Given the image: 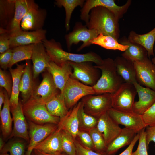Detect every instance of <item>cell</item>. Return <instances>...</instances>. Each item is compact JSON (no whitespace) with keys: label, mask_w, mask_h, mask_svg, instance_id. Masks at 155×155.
<instances>
[{"label":"cell","mask_w":155,"mask_h":155,"mask_svg":"<svg viewBox=\"0 0 155 155\" xmlns=\"http://www.w3.org/2000/svg\"><path fill=\"white\" fill-rule=\"evenodd\" d=\"M137 133L132 129L125 127L122 128L119 135L107 146L104 155H113L121 148L129 145Z\"/></svg>","instance_id":"27"},{"label":"cell","mask_w":155,"mask_h":155,"mask_svg":"<svg viewBox=\"0 0 155 155\" xmlns=\"http://www.w3.org/2000/svg\"><path fill=\"white\" fill-rule=\"evenodd\" d=\"M22 105V103L19 101L16 106L10 108L12 116L13 127L9 137H20L28 142L30 139L28 124L23 112Z\"/></svg>","instance_id":"15"},{"label":"cell","mask_w":155,"mask_h":155,"mask_svg":"<svg viewBox=\"0 0 155 155\" xmlns=\"http://www.w3.org/2000/svg\"><path fill=\"white\" fill-rule=\"evenodd\" d=\"M76 155H77V154Z\"/></svg>","instance_id":"56"},{"label":"cell","mask_w":155,"mask_h":155,"mask_svg":"<svg viewBox=\"0 0 155 155\" xmlns=\"http://www.w3.org/2000/svg\"><path fill=\"white\" fill-rule=\"evenodd\" d=\"M34 149L51 155H61L63 152L62 147L61 129H57Z\"/></svg>","instance_id":"23"},{"label":"cell","mask_w":155,"mask_h":155,"mask_svg":"<svg viewBox=\"0 0 155 155\" xmlns=\"http://www.w3.org/2000/svg\"><path fill=\"white\" fill-rule=\"evenodd\" d=\"M133 84L139 97L138 100L135 102L133 112L142 115L155 102V90L143 87L137 82Z\"/></svg>","instance_id":"21"},{"label":"cell","mask_w":155,"mask_h":155,"mask_svg":"<svg viewBox=\"0 0 155 155\" xmlns=\"http://www.w3.org/2000/svg\"><path fill=\"white\" fill-rule=\"evenodd\" d=\"M80 101L84 112L97 118L112 108L111 94L108 93L89 95Z\"/></svg>","instance_id":"5"},{"label":"cell","mask_w":155,"mask_h":155,"mask_svg":"<svg viewBox=\"0 0 155 155\" xmlns=\"http://www.w3.org/2000/svg\"><path fill=\"white\" fill-rule=\"evenodd\" d=\"M15 69L9 68V71L12 80V87L11 94L9 99L10 108L16 106L18 103L19 94V86L21 77L24 71L25 64L19 65L16 64Z\"/></svg>","instance_id":"31"},{"label":"cell","mask_w":155,"mask_h":155,"mask_svg":"<svg viewBox=\"0 0 155 155\" xmlns=\"http://www.w3.org/2000/svg\"><path fill=\"white\" fill-rule=\"evenodd\" d=\"M0 34V53H1L10 48V36L7 32Z\"/></svg>","instance_id":"47"},{"label":"cell","mask_w":155,"mask_h":155,"mask_svg":"<svg viewBox=\"0 0 155 155\" xmlns=\"http://www.w3.org/2000/svg\"><path fill=\"white\" fill-rule=\"evenodd\" d=\"M34 44L19 46L12 49L13 55L11 61L9 65V68L18 62L31 59Z\"/></svg>","instance_id":"36"},{"label":"cell","mask_w":155,"mask_h":155,"mask_svg":"<svg viewBox=\"0 0 155 155\" xmlns=\"http://www.w3.org/2000/svg\"><path fill=\"white\" fill-rule=\"evenodd\" d=\"M119 43L129 46L128 49L121 54L122 57L132 62L140 61L148 57L147 51L141 45L129 40L123 36L119 40Z\"/></svg>","instance_id":"25"},{"label":"cell","mask_w":155,"mask_h":155,"mask_svg":"<svg viewBox=\"0 0 155 155\" xmlns=\"http://www.w3.org/2000/svg\"><path fill=\"white\" fill-rule=\"evenodd\" d=\"M61 94L69 110L72 108L80 99L85 96L95 94L92 86L85 84L70 77Z\"/></svg>","instance_id":"6"},{"label":"cell","mask_w":155,"mask_h":155,"mask_svg":"<svg viewBox=\"0 0 155 155\" xmlns=\"http://www.w3.org/2000/svg\"><path fill=\"white\" fill-rule=\"evenodd\" d=\"M36 3L32 0H16V9L14 17L6 32L10 36L23 31L20 24L27 13Z\"/></svg>","instance_id":"22"},{"label":"cell","mask_w":155,"mask_h":155,"mask_svg":"<svg viewBox=\"0 0 155 155\" xmlns=\"http://www.w3.org/2000/svg\"><path fill=\"white\" fill-rule=\"evenodd\" d=\"M62 147L63 152L68 155H76L74 139L67 131L61 129Z\"/></svg>","instance_id":"38"},{"label":"cell","mask_w":155,"mask_h":155,"mask_svg":"<svg viewBox=\"0 0 155 155\" xmlns=\"http://www.w3.org/2000/svg\"><path fill=\"white\" fill-rule=\"evenodd\" d=\"M46 31L43 29L32 31H22L10 36V48L42 42L46 39Z\"/></svg>","instance_id":"18"},{"label":"cell","mask_w":155,"mask_h":155,"mask_svg":"<svg viewBox=\"0 0 155 155\" xmlns=\"http://www.w3.org/2000/svg\"><path fill=\"white\" fill-rule=\"evenodd\" d=\"M16 0H0V28L7 30L14 17Z\"/></svg>","instance_id":"30"},{"label":"cell","mask_w":155,"mask_h":155,"mask_svg":"<svg viewBox=\"0 0 155 155\" xmlns=\"http://www.w3.org/2000/svg\"><path fill=\"white\" fill-rule=\"evenodd\" d=\"M5 99L2 109L0 111L1 129L3 137L5 138L10 135L12 132L13 119L10 114V106L9 96L6 91H4Z\"/></svg>","instance_id":"33"},{"label":"cell","mask_w":155,"mask_h":155,"mask_svg":"<svg viewBox=\"0 0 155 155\" xmlns=\"http://www.w3.org/2000/svg\"><path fill=\"white\" fill-rule=\"evenodd\" d=\"M31 59L33 76L35 79L46 69L51 61L42 42L34 44Z\"/></svg>","instance_id":"19"},{"label":"cell","mask_w":155,"mask_h":155,"mask_svg":"<svg viewBox=\"0 0 155 155\" xmlns=\"http://www.w3.org/2000/svg\"><path fill=\"white\" fill-rule=\"evenodd\" d=\"M91 44H96L105 49L109 50H118L124 52L128 48L129 46L119 43L113 37L108 36L99 34L96 38L91 42Z\"/></svg>","instance_id":"34"},{"label":"cell","mask_w":155,"mask_h":155,"mask_svg":"<svg viewBox=\"0 0 155 155\" xmlns=\"http://www.w3.org/2000/svg\"><path fill=\"white\" fill-rule=\"evenodd\" d=\"M78 117L79 130L88 132L92 128L96 127L98 118L86 113L82 103L78 111Z\"/></svg>","instance_id":"37"},{"label":"cell","mask_w":155,"mask_h":155,"mask_svg":"<svg viewBox=\"0 0 155 155\" xmlns=\"http://www.w3.org/2000/svg\"><path fill=\"white\" fill-rule=\"evenodd\" d=\"M81 104V101L79 102L69 110L67 114L60 119L58 125V128L69 132L74 139L77 137L79 131L78 112Z\"/></svg>","instance_id":"26"},{"label":"cell","mask_w":155,"mask_h":155,"mask_svg":"<svg viewBox=\"0 0 155 155\" xmlns=\"http://www.w3.org/2000/svg\"><path fill=\"white\" fill-rule=\"evenodd\" d=\"M119 20L106 7L97 6L93 8L89 14V21L86 25L100 34L111 36L118 41L120 35Z\"/></svg>","instance_id":"1"},{"label":"cell","mask_w":155,"mask_h":155,"mask_svg":"<svg viewBox=\"0 0 155 155\" xmlns=\"http://www.w3.org/2000/svg\"><path fill=\"white\" fill-rule=\"evenodd\" d=\"M13 55V49L10 48L0 54V65L1 68L5 70L9 68Z\"/></svg>","instance_id":"44"},{"label":"cell","mask_w":155,"mask_h":155,"mask_svg":"<svg viewBox=\"0 0 155 155\" xmlns=\"http://www.w3.org/2000/svg\"><path fill=\"white\" fill-rule=\"evenodd\" d=\"M78 137L81 142V144L85 147L94 149V146L91 137L88 132L79 130L77 137Z\"/></svg>","instance_id":"45"},{"label":"cell","mask_w":155,"mask_h":155,"mask_svg":"<svg viewBox=\"0 0 155 155\" xmlns=\"http://www.w3.org/2000/svg\"><path fill=\"white\" fill-rule=\"evenodd\" d=\"M26 145L22 140L11 141L5 144L0 153H10V155H25Z\"/></svg>","instance_id":"39"},{"label":"cell","mask_w":155,"mask_h":155,"mask_svg":"<svg viewBox=\"0 0 155 155\" xmlns=\"http://www.w3.org/2000/svg\"><path fill=\"white\" fill-rule=\"evenodd\" d=\"M46 69L52 75L57 88L61 93L73 72L69 62L59 65L51 60Z\"/></svg>","instance_id":"20"},{"label":"cell","mask_w":155,"mask_h":155,"mask_svg":"<svg viewBox=\"0 0 155 155\" xmlns=\"http://www.w3.org/2000/svg\"><path fill=\"white\" fill-rule=\"evenodd\" d=\"M154 57L152 59V61L153 64L155 65V46L154 49Z\"/></svg>","instance_id":"53"},{"label":"cell","mask_w":155,"mask_h":155,"mask_svg":"<svg viewBox=\"0 0 155 155\" xmlns=\"http://www.w3.org/2000/svg\"><path fill=\"white\" fill-rule=\"evenodd\" d=\"M61 155H68L65 153L63 152Z\"/></svg>","instance_id":"55"},{"label":"cell","mask_w":155,"mask_h":155,"mask_svg":"<svg viewBox=\"0 0 155 155\" xmlns=\"http://www.w3.org/2000/svg\"><path fill=\"white\" fill-rule=\"evenodd\" d=\"M84 0H57L55 4L58 7H63L65 11V27L67 31L70 29L69 23L72 13L74 9L78 6L82 7Z\"/></svg>","instance_id":"35"},{"label":"cell","mask_w":155,"mask_h":155,"mask_svg":"<svg viewBox=\"0 0 155 155\" xmlns=\"http://www.w3.org/2000/svg\"><path fill=\"white\" fill-rule=\"evenodd\" d=\"M30 155H51L42 152L38 150L34 149Z\"/></svg>","instance_id":"51"},{"label":"cell","mask_w":155,"mask_h":155,"mask_svg":"<svg viewBox=\"0 0 155 155\" xmlns=\"http://www.w3.org/2000/svg\"><path fill=\"white\" fill-rule=\"evenodd\" d=\"M0 155H10L8 154L7 153H0Z\"/></svg>","instance_id":"54"},{"label":"cell","mask_w":155,"mask_h":155,"mask_svg":"<svg viewBox=\"0 0 155 155\" xmlns=\"http://www.w3.org/2000/svg\"><path fill=\"white\" fill-rule=\"evenodd\" d=\"M47 15L45 9L40 8L36 3L22 19L21 28L24 31H32L42 29Z\"/></svg>","instance_id":"16"},{"label":"cell","mask_w":155,"mask_h":155,"mask_svg":"<svg viewBox=\"0 0 155 155\" xmlns=\"http://www.w3.org/2000/svg\"><path fill=\"white\" fill-rule=\"evenodd\" d=\"M88 132L92 138L94 150L104 155L107 146L101 134L96 127L90 129Z\"/></svg>","instance_id":"40"},{"label":"cell","mask_w":155,"mask_h":155,"mask_svg":"<svg viewBox=\"0 0 155 155\" xmlns=\"http://www.w3.org/2000/svg\"><path fill=\"white\" fill-rule=\"evenodd\" d=\"M28 124L30 140L26 155H30L35 147L54 132L58 125L51 123L40 125L29 121Z\"/></svg>","instance_id":"12"},{"label":"cell","mask_w":155,"mask_h":155,"mask_svg":"<svg viewBox=\"0 0 155 155\" xmlns=\"http://www.w3.org/2000/svg\"><path fill=\"white\" fill-rule=\"evenodd\" d=\"M99 34L96 30L88 28L80 22H77L73 30L65 36L67 47L70 50L73 44H76L80 41L83 44L78 49L79 51L91 45V41Z\"/></svg>","instance_id":"10"},{"label":"cell","mask_w":155,"mask_h":155,"mask_svg":"<svg viewBox=\"0 0 155 155\" xmlns=\"http://www.w3.org/2000/svg\"><path fill=\"white\" fill-rule=\"evenodd\" d=\"M137 93L133 84L123 82L115 93L111 94L112 108L123 111L133 112Z\"/></svg>","instance_id":"7"},{"label":"cell","mask_w":155,"mask_h":155,"mask_svg":"<svg viewBox=\"0 0 155 155\" xmlns=\"http://www.w3.org/2000/svg\"><path fill=\"white\" fill-rule=\"evenodd\" d=\"M74 142L77 155H104L85 147L75 139Z\"/></svg>","instance_id":"46"},{"label":"cell","mask_w":155,"mask_h":155,"mask_svg":"<svg viewBox=\"0 0 155 155\" xmlns=\"http://www.w3.org/2000/svg\"><path fill=\"white\" fill-rule=\"evenodd\" d=\"M133 63L137 82L155 90V65L148 57Z\"/></svg>","instance_id":"13"},{"label":"cell","mask_w":155,"mask_h":155,"mask_svg":"<svg viewBox=\"0 0 155 155\" xmlns=\"http://www.w3.org/2000/svg\"><path fill=\"white\" fill-rule=\"evenodd\" d=\"M26 62L24 71L21 77L19 86L22 104L31 97L36 86L33 76L32 70L29 61Z\"/></svg>","instance_id":"24"},{"label":"cell","mask_w":155,"mask_h":155,"mask_svg":"<svg viewBox=\"0 0 155 155\" xmlns=\"http://www.w3.org/2000/svg\"><path fill=\"white\" fill-rule=\"evenodd\" d=\"M145 131L146 143L148 149L149 144L151 141H153L155 143V123L147 126L145 128Z\"/></svg>","instance_id":"48"},{"label":"cell","mask_w":155,"mask_h":155,"mask_svg":"<svg viewBox=\"0 0 155 155\" xmlns=\"http://www.w3.org/2000/svg\"><path fill=\"white\" fill-rule=\"evenodd\" d=\"M22 109L26 119L37 124L51 123L58 125L60 121L59 117L48 112L45 104L32 98L23 104Z\"/></svg>","instance_id":"4"},{"label":"cell","mask_w":155,"mask_h":155,"mask_svg":"<svg viewBox=\"0 0 155 155\" xmlns=\"http://www.w3.org/2000/svg\"><path fill=\"white\" fill-rule=\"evenodd\" d=\"M51 60L58 65L65 62H91L96 65L101 64L103 59L99 55L93 52L85 54H76L64 51L60 43L54 39L48 40L46 38L42 42Z\"/></svg>","instance_id":"2"},{"label":"cell","mask_w":155,"mask_h":155,"mask_svg":"<svg viewBox=\"0 0 155 155\" xmlns=\"http://www.w3.org/2000/svg\"><path fill=\"white\" fill-rule=\"evenodd\" d=\"M60 92L52 75L47 71L43 74L42 81L39 85L36 86L30 98L45 104Z\"/></svg>","instance_id":"14"},{"label":"cell","mask_w":155,"mask_h":155,"mask_svg":"<svg viewBox=\"0 0 155 155\" xmlns=\"http://www.w3.org/2000/svg\"><path fill=\"white\" fill-rule=\"evenodd\" d=\"M139 138V133L136 134L133 140L128 147L119 155H132L133 148Z\"/></svg>","instance_id":"49"},{"label":"cell","mask_w":155,"mask_h":155,"mask_svg":"<svg viewBox=\"0 0 155 155\" xmlns=\"http://www.w3.org/2000/svg\"><path fill=\"white\" fill-rule=\"evenodd\" d=\"M12 80L11 76H10L5 71L0 69V86L4 88L10 97L11 94Z\"/></svg>","instance_id":"41"},{"label":"cell","mask_w":155,"mask_h":155,"mask_svg":"<svg viewBox=\"0 0 155 155\" xmlns=\"http://www.w3.org/2000/svg\"><path fill=\"white\" fill-rule=\"evenodd\" d=\"M127 38L131 42L139 44L147 51L148 57L154 56V45L155 42V27L148 33L139 34L134 31L129 32Z\"/></svg>","instance_id":"29"},{"label":"cell","mask_w":155,"mask_h":155,"mask_svg":"<svg viewBox=\"0 0 155 155\" xmlns=\"http://www.w3.org/2000/svg\"><path fill=\"white\" fill-rule=\"evenodd\" d=\"M109 116L118 124L132 129L137 133L147 126L144 123L142 115L133 112H125L113 108L107 112Z\"/></svg>","instance_id":"11"},{"label":"cell","mask_w":155,"mask_h":155,"mask_svg":"<svg viewBox=\"0 0 155 155\" xmlns=\"http://www.w3.org/2000/svg\"><path fill=\"white\" fill-rule=\"evenodd\" d=\"M142 116L147 126L155 123V102L143 113Z\"/></svg>","instance_id":"43"},{"label":"cell","mask_w":155,"mask_h":155,"mask_svg":"<svg viewBox=\"0 0 155 155\" xmlns=\"http://www.w3.org/2000/svg\"><path fill=\"white\" fill-rule=\"evenodd\" d=\"M130 5V3L128 1L119 6L116 4L114 0H87L80 10V18L85 22L86 25L87 24L91 10L94 7L102 6L110 10L119 20L126 13Z\"/></svg>","instance_id":"8"},{"label":"cell","mask_w":155,"mask_h":155,"mask_svg":"<svg viewBox=\"0 0 155 155\" xmlns=\"http://www.w3.org/2000/svg\"><path fill=\"white\" fill-rule=\"evenodd\" d=\"M96 127L102 136L107 146L119 135L122 129L107 112L98 118Z\"/></svg>","instance_id":"17"},{"label":"cell","mask_w":155,"mask_h":155,"mask_svg":"<svg viewBox=\"0 0 155 155\" xmlns=\"http://www.w3.org/2000/svg\"><path fill=\"white\" fill-rule=\"evenodd\" d=\"M5 145L3 139L1 136L0 137V151L1 150Z\"/></svg>","instance_id":"52"},{"label":"cell","mask_w":155,"mask_h":155,"mask_svg":"<svg viewBox=\"0 0 155 155\" xmlns=\"http://www.w3.org/2000/svg\"><path fill=\"white\" fill-rule=\"evenodd\" d=\"M145 129H143L139 133L138 146L136 150L132 152V155H148Z\"/></svg>","instance_id":"42"},{"label":"cell","mask_w":155,"mask_h":155,"mask_svg":"<svg viewBox=\"0 0 155 155\" xmlns=\"http://www.w3.org/2000/svg\"><path fill=\"white\" fill-rule=\"evenodd\" d=\"M68 62L73 69L70 77L88 86H92L96 84L101 75L100 70L93 66L91 62Z\"/></svg>","instance_id":"9"},{"label":"cell","mask_w":155,"mask_h":155,"mask_svg":"<svg viewBox=\"0 0 155 155\" xmlns=\"http://www.w3.org/2000/svg\"><path fill=\"white\" fill-rule=\"evenodd\" d=\"M101 71L96 84L92 86L95 94L108 93L113 94L124 81L118 73L114 60L108 58L103 59L102 63L94 66Z\"/></svg>","instance_id":"3"},{"label":"cell","mask_w":155,"mask_h":155,"mask_svg":"<svg viewBox=\"0 0 155 155\" xmlns=\"http://www.w3.org/2000/svg\"><path fill=\"white\" fill-rule=\"evenodd\" d=\"M45 105L51 114L59 117L60 119L64 117L69 111L61 92L46 102Z\"/></svg>","instance_id":"32"},{"label":"cell","mask_w":155,"mask_h":155,"mask_svg":"<svg viewBox=\"0 0 155 155\" xmlns=\"http://www.w3.org/2000/svg\"><path fill=\"white\" fill-rule=\"evenodd\" d=\"M114 61L117 72L124 82L133 84L137 82L133 62L126 60L122 56L117 57Z\"/></svg>","instance_id":"28"},{"label":"cell","mask_w":155,"mask_h":155,"mask_svg":"<svg viewBox=\"0 0 155 155\" xmlns=\"http://www.w3.org/2000/svg\"><path fill=\"white\" fill-rule=\"evenodd\" d=\"M5 96L4 91L1 88L0 90V111L1 110L2 104L4 102Z\"/></svg>","instance_id":"50"}]
</instances>
